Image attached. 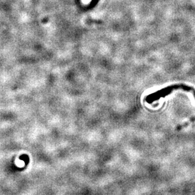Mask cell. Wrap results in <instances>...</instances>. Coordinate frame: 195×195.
<instances>
[{
	"instance_id": "6da1fadb",
	"label": "cell",
	"mask_w": 195,
	"mask_h": 195,
	"mask_svg": "<svg viewBox=\"0 0 195 195\" xmlns=\"http://www.w3.org/2000/svg\"><path fill=\"white\" fill-rule=\"evenodd\" d=\"M176 90H182L186 91H188L189 93H192L195 98V88L191 86H187V85L185 84H179L172 85V86L169 87H167L166 88L163 89V90L158 91L157 93L153 94L151 95L152 97H151L150 101H154L156 100H158V99L160 98L161 97H164L165 96L168 95L169 94L171 93L172 91Z\"/></svg>"
}]
</instances>
